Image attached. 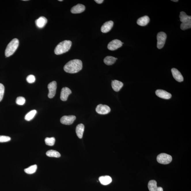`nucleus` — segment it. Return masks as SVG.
<instances>
[{
  "mask_svg": "<svg viewBox=\"0 0 191 191\" xmlns=\"http://www.w3.org/2000/svg\"><path fill=\"white\" fill-rule=\"evenodd\" d=\"M37 168V165L36 164H35V165L31 166L28 168L25 169L24 171L26 173L29 174H32L36 172Z\"/></svg>",
  "mask_w": 191,
  "mask_h": 191,
  "instance_id": "25",
  "label": "nucleus"
},
{
  "mask_svg": "<svg viewBox=\"0 0 191 191\" xmlns=\"http://www.w3.org/2000/svg\"><path fill=\"white\" fill-rule=\"evenodd\" d=\"M156 95L161 98L169 99L171 98V94L162 90H158L155 92Z\"/></svg>",
  "mask_w": 191,
  "mask_h": 191,
  "instance_id": "11",
  "label": "nucleus"
},
{
  "mask_svg": "<svg viewBox=\"0 0 191 191\" xmlns=\"http://www.w3.org/2000/svg\"><path fill=\"white\" fill-rule=\"evenodd\" d=\"M37 111L35 110H32V111L29 112L25 116V119L26 121H29L32 120L36 115Z\"/></svg>",
  "mask_w": 191,
  "mask_h": 191,
  "instance_id": "24",
  "label": "nucleus"
},
{
  "mask_svg": "<svg viewBox=\"0 0 191 191\" xmlns=\"http://www.w3.org/2000/svg\"><path fill=\"white\" fill-rule=\"evenodd\" d=\"M26 80L28 83L30 84L33 83L35 82V76L33 75H29L27 77Z\"/></svg>",
  "mask_w": 191,
  "mask_h": 191,
  "instance_id": "30",
  "label": "nucleus"
},
{
  "mask_svg": "<svg viewBox=\"0 0 191 191\" xmlns=\"http://www.w3.org/2000/svg\"><path fill=\"white\" fill-rule=\"evenodd\" d=\"M46 155L50 157L59 158L60 154L58 152L53 150H49L46 152Z\"/></svg>",
  "mask_w": 191,
  "mask_h": 191,
  "instance_id": "23",
  "label": "nucleus"
},
{
  "mask_svg": "<svg viewBox=\"0 0 191 191\" xmlns=\"http://www.w3.org/2000/svg\"><path fill=\"white\" fill-rule=\"evenodd\" d=\"M11 138L9 136H0V142L3 143L8 142L10 141Z\"/></svg>",
  "mask_w": 191,
  "mask_h": 191,
  "instance_id": "31",
  "label": "nucleus"
},
{
  "mask_svg": "<svg viewBox=\"0 0 191 191\" xmlns=\"http://www.w3.org/2000/svg\"><path fill=\"white\" fill-rule=\"evenodd\" d=\"M150 21V18L147 16H144L138 19L137 23L139 25L141 26H146Z\"/></svg>",
  "mask_w": 191,
  "mask_h": 191,
  "instance_id": "18",
  "label": "nucleus"
},
{
  "mask_svg": "<svg viewBox=\"0 0 191 191\" xmlns=\"http://www.w3.org/2000/svg\"><path fill=\"white\" fill-rule=\"evenodd\" d=\"M179 18L180 21L181 23L191 21V16H188L184 12H180Z\"/></svg>",
  "mask_w": 191,
  "mask_h": 191,
  "instance_id": "22",
  "label": "nucleus"
},
{
  "mask_svg": "<svg viewBox=\"0 0 191 191\" xmlns=\"http://www.w3.org/2000/svg\"><path fill=\"white\" fill-rule=\"evenodd\" d=\"M85 9V6L83 4H77L74 6L71 9V12L73 14H80L84 11Z\"/></svg>",
  "mask_w": 191,
  "mask_h": 191,
  "instance_id": "15",
  "label": "nucleus"
},
{
  "mask_svg": "<svg viewBox=\"0 0 191 191\" xmlns=\"http://www.w3.org/2000/svg\"><path fill=\"white\" fill-rule=\"evenodd\" d=\"M148 188L150 191H163L162 187H158L156 181L155 180H151L148 183Z\"/></svg>",
  "mask_w": 191,
  "mask_h": 191,
  "instance_id": "13",
  "label": "nucleus"
},
{
  "mask_svg": "<svg viewBox=\"0 0 191 191\" xmlns=\"http://www.w3.org/2000/svg\"><path fill=\"white\" fill-rule=\"evenodd\" d=\"M99 180L101 184L103 185H107L109 184L112 181L111 177L108 175L101 176L99 178Z\"/></svg>",
  "mask_w": 191,
  "mask_h": 191,
  "instance_id": "20",
  "label": "nucleus"
},
{
  "mask_svg": "<svg viewBox=\"0 0 191 191\" xmlns=\"http://www.w3.org/2000/svg\"><path fill=\"white\" fill-rule=\"evenodd\" d=\"M83 68V63L80 60L74 59L70 60L64 67L65 72L69 73H75L80 72Z\"/></svg>",
  "mask_w": 191,
  "mask_h": 191,
  "instance_id": "1",
  "label": "nucleus"
},
{
  "mask_svg": "<svg viewBox=\"0 0 191 191\" xmlns=\"http://www.w3.org/2000/svg\"><path fill=\"white\" fill-rule=\"evenodd\" d=\"M114 22L112 21L106 22L104 23L101 28V31L103 33H107L110 31L112 28Z\"/></svg>",
  "mask_w": 191,
  "mask_h": 191,
  "instance_id": "12",
  "label": "nucleus"
},
{
  "mask_svg": "<svg viewBox=\"0 0 191 191\" xmlns=\"http://www.w3.org/2000/svg\"><path fill=\"white\" fill-rule=\"evenodd\" d=\"M26 100L23 97H17L16 100V103L18 105H23L25 103Z\"/></svg>",
  "mask_w": 191,
  "mask_h": 191,
  "instance_id": "28",
  "label": "nucleus"
},
{
  "mask_svg": "<svg viewBox=\"0 0 191 191\" xmlns=\"http://www.w3.org/2000/svg\"><path fill=\"white\" fill-rule=\"evenodd\" d=\"M72 44V41L70 40H66L61 42L56 46L54 50L55 54L59 55L68 52L70 49Z\"/></svg>",
  "mask_w": 191,
  "mask_h": 191,
  "instance_id": "2",
  "label": "nucleus"
},
{
  "mask_svg": "<svg viewBox=\"0 0 191 191\" xmlns=\"http://www.w3.org/2000/svg\"><path fill=\"white\" fill-rule=\"evenodd\" d=\"M85 127L83 124H80L77 126L76 128V133L77 137L80 139L83 137Z\"/></svg>",
  "mask_w": 191,
  "mask_h": 191,
  "instance_id": "19",
  "label": "nucleus"
},
{
  "mask_svg": "<svg viewBox=\"0 0 191 191\" xmlns=\"http://www.w3.org/2000/svg\"><path fill=\"white\" fill-rule=\"evenodd\" d=\"M72 93V91L67 87H64L62 88L60 92V99L63 101L67 100L68 96Z\"/></svg>",
  "mask_w": 191,
  "mask_h": 191,
  "instance_id": "10",
  "label": "nucleus"
},
{
  "mask_svg": "<svg viewBox=\"0 0 191 191\" xmlns=\"http://www.w3.org/2000/svg\"><path fill=\"white\" fill-rule=\"evenodd\" d=\"M171 72L174 78L177 81L181 82L184 80V78L181 73L176 68H172L171 69Z\"/></svg>",
  "mask_w": 191,
  "mask_h": 191,
  "instance_id": "14",
  "label": "nucleus"
},
{
  "mask_svg": "<svg viewBox=\"0 0 191 191\" xmlns=\"http://www.w3.org/2000/svg\"><path fill=\"white\" fill-rule=\"evenodd\" d=\"M94 1H96L98 4H101L104 1L103 0H95Z\"/></svg>",
  "mask_w": 191,
  "mask_h": 191,
  "instance_id": "32",
  "label": "nucleus"
},
{
  "mask_svg": "<svg viewBox=\"0 0 191 191\" xmlns=\"http://www.w3.org/2000/svg\"><path fill=\"white\" fill-rule=\"evenodd\" d=\"M45 141L46 145L50 146H53L54 144H55V139L54 137L51 138L47 137L45 139Z\"/></svg>",
  "mask_w": 191,
  "mask_h": 191,
  "instance_id": "26",
  "label": "nucleus"
},
{
  "mask_svg": "<svg viewBox=\"0 0 191 191\" xmlns=\"http://www.w3.org/2000/svg\"><path fill=\"white\" fill-rule=\"evenodd\" d=\"M167 38V35L165 33L161 32L158 34L157 36V46L158 49H162L165 44L166 39Z\"/></svg>",
  "mask_w": 191,
  "mask_h": 191,
  "instance_id": "5",
  "label": "nucleus"
},
{
  "mask_svg": "<svg viewBox=\"0 0 191 191\" xmlns=\"http://www.w3.org/2000/svg\"><path fill=\"white\" fill-rule=\"evenodd\" d=\"M58 1H63V0H58Z\"/></svg>",
  "mask_w": 191,
  "mask_h": 191,
  "instance_id": "34",
  "label": "nucleus"
},
{
  "mask_svg": "<svg viewBox=\"0 0 191 191\" xmlns=\"http://www.w3.org/2000/svg\"><path fill=\"white\" fill-rule=\"evenodd\" d=\"M180 27L182 30H185L188 29H190L191 28V21H188L186 22L181 23Z\"/></svg>",
  "mask_w": 191,
  "mask_h": 191,
  "instance_id": "27",
  "label": "nucleus"
},
{
  "mask_svg": "<svg viewBox=\"0 0 191 191\" xmlns=\"http://www.w3.org/2000/svg\"><path fill=\"white\" fill-rule=\"evenodd\" d=\"M171 1H174V2H177L178 1V0H175V1H174V0H173H173H172Z\"/></svg>",
  "mask_w": 191,
  "mask_h": 191,
  "instance_id": "33",
  "label": "nucleus"
},
{
  "mask_svg": "<svg viewBox=\"0 0 191 191\" xmlns=\"http://www.w3.org/2000/svg\"><path fill=\"white\" fill-rule=\"evenodd\" d=\"M123 84L122 82L117 80L112 81L111 86L114 91L118 92L120 90L123 86Z\"/></svg>",
  "mask_w": 191,
  "mask_h": 191,
  "instance_id": "17",
  "label": "nucleus"
},
{
  "mask_svg": "<svg viewBox=\"0 0 191 191\" xmlns=\"http://www.w3.org/2000/svg\"><path fill=\"white\" fill-rule=\"evenodd\" d=\"M111 108L108 105L100 104L96 108V111L99 114L105 115L108 114L111 111Z\"/></svg>",
  "mask_w": 191,
  "mask_h": 191,
  "instance_id": "7",
  "label": "nucleus"
},
{
  "mask_svg": "<svg viewBox=\"0 0 191 191\" xmlns=\"http://www.w3.org/2000/svg\"><path fill=\"white\" fill-rule=\"evenodd\" d=\"M172 157L165 153H161L157 157V160L160 164H167L170 163L172 161Z\"/></svg>",
  "mask_w": 191,
  "mask_h": 191,
  "instance_id": "4",
  "label": "nucleus"
},
{
  "mask_svg": "<svg viewBox=\"0 0 191 191\" xmlns=\"http://www.w3.org/2000/svg\"><path fill=\"white\" fill-rule=\"evenodd\" d=\"M117 59V58H116L111 56H107L104 59V62L106 65L109 66V65H112L115 63L116 60Z\"/></svg>",
  "mask_w": 191,
  "mask_h": 191,
  "instance_id": "21",
  "label": "nucleus"
},
{
  "mask_svg": "<svg viewBox=\"0 0 191 191\" xmlns=\"http://www.w3.org/2000/svg\"><path fill=\"white\" fill-rule=\"evenodd\" d=\"M76 119L74 116H64L60 119V122L62 124L66 125L72 124Z\"/></svg>",
  "mask_w": 191,
  "mask_h": 191,
  "instance_id": "9",
  "label": "nucleus"
},
{
  "mask_svg": "<svg viewBox=\"0 0 191 191\" xmlns=\"http://www.w3.org/2000/svg\"><path fill=\"white\" fill-rule=\"evenodd\" d=\"M122 42L119 40L114 39L113 40L109 43L108 48L111 51L116 50L118 48L122 47Z\"/></svg>",
  "mask_w": 191,
  "mask_h": 191,
  "instance_id": "8",
  "label": "nucleus"
},
{
  "mask_svg": "<svg viewBox=\"0 0 191 191\" xmlns=\"http://www.w3.org/2000/svg\"><path fill=\"white\" fill-rule=\"evenodd\" d=\"M19 43V40L18 39L14 38L9 43L5 50L6 57H9L13 55L18 49Z\"/></svg>",
  "mask_w": 191,
  "mask_h": 191,
  "instance_id": "3",
  "label": "nucleus"
},
{
  "mask_svg": "<svg viewBox=\"0 0 191 191\" xmlns=\"http://www.w3.org/2000/svg\"><path fill=\"white\" fill-rule=\"evenodd\" d=\"M48 88L49 92L48 94L50 99H52L55 96L57 89V83L55 81H53L48 85Z\"/></svg>",
  "mask_w": 191,
  "mask_h": 191,
  "instance_id": "6",
  "label": "nucleus"
},
{
  "mask_svg": "<svg viewBox=\"0 0 191 191\" xmlns=\"http://www.w3.org/2000/svg\"><path fill=\"white\" fill-rule=\"evenodd\" d=\"M4 91L5 88L3 85L0 83V102L2 101L3 97Z\"/></svg>",
  "mask_w": 191,
  "mask_h": 191,
  "instance_id": "29",
  "label": "nucleus"
},
{
  "mask_svg": "<svg viewBox=\"0 0 191 191\" xmlns=\"http://www.w3.org/2000/svg\"><path fill=\"white\" fill-rule=\"evenodd\" d=\"M47 19L44 16H41L35 21V24L37 27L41 29L47 24Z\"/></svg>",
  "mask_w": 191,
  "mask_h": 191,
  "instance_id": "16",
  "label": "nucleus"
}]
</instances>
